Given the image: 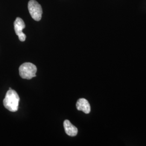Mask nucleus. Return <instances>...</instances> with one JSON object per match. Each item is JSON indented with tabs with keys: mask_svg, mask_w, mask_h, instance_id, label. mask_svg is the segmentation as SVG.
<instances>
[{
	"mask_svg": "<svg viewBox=\"0 0 146 146\" xmlns=\"http://www.w3.org/2000/svg\"><path fill=\"white\" fill-rule=\"evenodd\" d=\"M20 97L14 90L9 89L7 92L3 100V105L7 110L11 112H15L19 109Z\"/></svg>",
	"mask_w": 146,
	"mask_h": 146,
	"instance_id": "nucleus-1",
	"label": "nucleus"
},
{
	"mask_svg": "<svg viewBox=\"0 0 146 146\" xmlns=\"http://www.w3.org/2000/svg\"><path fill=\"white\" fill-rule=\"evenodd\" d=\"M37 67L36 66L30 62L23 63L20 66L19 74L21 78L24 79L31 80L36 77Z\"/></svg>",
	"mask_w": 146,
	"mask_h": 146,
	"instance_id": "nucleus-2",
	"label": "nucleus"
},
{
	"mask_svg": "<svg viewBox=\"0 0 146 146\" xmlns=\"http://www.w3.org/2000/svg\"><path fill=\"white\" fill-rule=\"evenodd\" d=\"M28 8L31 17L35 21H40L42 18V7L36 1L30 0L28 4Z\"/></svg>",
	"mask_w": 146,
	"mask_h": 146,
	"instance_id": "nucleus-3",
	"label": "nucleus"
},
{
	"mask_svg": "<svg viewBox=\"0 0 146 146\" xmlns=\"http://www.w3.org/2000/svg\"><path fill=\"white\" fill-rule=\"evenodd\" d=\"M14 29L16 34L19 37L20 41L24 42L26 40V35L23 33V29L25 28L26 25L23 20L20 17H17L14 22Z\"/></svg>",
	"mask_w": 146,
	"mask_h": 146,
	"instance_id": "nucleus-4",
	"label": "nucleus"
},
{
	"mask_svg": "<svg viewBox=\"0 0 146 146\" xmlns=\"http://www.w3.org/2000/svg\"><path fill=\"white\" fill-rule=\"evenodd\" d=\"M63 126L66 133L70 136H75L77 135L78 133V128L72 124V123L68 120H66L64 121Z\"/></svg>",
	"mask_w": 146,
	"mask_h": 146,
	"instance_id": "nucleus-5",
	"label": "nucleus"
},
{
	"mask_svg": "<svg viewBox=\"0 0 146 146\" xmlns=\"http://www.w3.org/2000/svg\"><path fill=\"white\" fill-rule=\"evenodd\" d=\"M77 110L82 111L85 114H89L90 112V106L88 101L85 99L81 98L78 100L76 104Z\"/></svg>",
	"mask_w": 146,
	"mask_h": 146,
	"instance_id": "nucleus-6",
	"label": "nucleus"
}]
</instances>
